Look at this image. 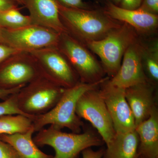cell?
<instances>
[{"mask_svg":"<svg viewBox=\"0 0 158 158\" xmlns=\"http://www.w3.org/2000/svg\"><path fill=\"white\" fill-rule=\"evenodd\" d=\"M58 5L60 19L67 32L84 44L103 39L122 24L104 11L72 9Z\"/></svg>","mask_w":158,"mask_h":158,"instance_id":"6da1fadb","label":"cell"},{"mask_svg":"<svg viewBox=\"0 0 158 158\" xmlns=\"http://www.w3.org/2000/svg\"><path fill=\"white\" fill-rule=\"evenodd\" d=\"M109 78L93 84L80 82L71 88H65L61 98L52 109L45 114L36 116L32 120L34 132H37L50 125L57 129L67 128L73 133H80L83 123L76 112L78 100L85 92L98 88Z\"/></svg>","mask_w":158,"mask_h":158,"instance_id":"7a4b0ae2","label":"cell"},{"mask_svg":"<svg viewBox=\"0 0 158 158\" xmlns=\"http://www.w3.org/2000/svg\"><path fill=\"white\" fill-rule=\"evenodd\" d=\"M138 39L135 30L123 23L103 39L85 44L99 57L105 73L112 78L119 70L126 51Z\"/></svg>","mask_w":158,"mask_h":158,"instance_id":"3957f363","label":"cell"},{"mask_svg":"<svg viewBox=\"0 0 158 158\" xmlns=\"http://www.w3.org/2000/svg\"><path fill=\"white\" fill-rule=\"evenodd\" d=\"M37 132L34 142L37 146L52 148L56 152L52 158H78L85 149L105 143L100 137L89 131L83 134L67 133L50 126Z\"/></svg>","mask_w":158,"mask_h":158,"instance_id":"277c9868","label":"cell"},{"mask_svg":"<svg viewBox=\"0 0 158 158\" xmlns=\"http://www.w3.org/2000/svg\"><path fill=\"white\" fill-rule=\"evenodd\" d=\"M65 89L41 76L16 93L18 107L23 114L33 120L52 109Z\"/></svg>","mask_w":158,"mask_h":158,"instance_id":"5b68a950","label":"cell"},{"mask_svg":"<svg viewBox=\"0 0 158 158\" xmlns=\"http://www.w3.org/2000/svg\"><path fill=\"white\" fill-rule=\"evenodd\" d=\"M57 48L68 59L80 82L93 84L109 77L87 46L68 33L60 34Z\"/></svg>","mask_w":158,"mask_h":158,"instance_id":"8992f818","label":"cell"},{"mask_svg":"<svg viewBox=\"0 0 158 158\" xmlns=\"http://www.w3.org/2000/svg\"><path fill=\"white\" fill-rule=\"evenodd\" d=\"M34 57L41 76L64 88H71L80 82L77 74L57 47L28 52Z\"/></svg>","mask_w":158,"mask_h":158,"instance_id":"52a82bcc","label":"cell"},{"mask_svg":"<svg viewBox=\"0 0 158 158\" xmlns=\"http://www.w3.org/2000/svg\"><path fill=\"white\" fill-rule=\"evenodd\" d=\"M99 87L82 94L77 102L76 112L79 118L92 125L107 145L116 132Z\"/></svg>","mask_w":158,"mask_h":158,"instance_id":"ba28073f","label":"cell"},{"mask_svg":"<svg viewBox=\"0 0 158 158\" xmlns=\"http://www.w3.org/2000/svg\"><path fill=\"white\" fill-rule=\"evenodd\" d=\"M41 76L36 60L28 52H19L0 65V88H23Z\"/></svg>","mask_w":158,"mask_h":158,"instance_id":"9c48e42d","label":"cell"},{"mask_svg":"<svg viewBox=\"0 0 158 158\" xmlns=\"http://www.w3.org/2000/svg\"><path fill=\"white\" fill-rule=\"evenodd\" d=\"M60 34L51 29L34 24L15 30L2 28V30L3 44L27 52L57 47Z\"/></svg>","mask_w":158,"mask_h":158,"instance_id":"30bf717a","label":"cell"},{"mask_svg":"<svg viewBox=\"0 0 158 158\" xmlns=\"http://www.w3.org/2000/svg\"><path fill=\"white\" fill-rule=\"evenodd\" d=\"M106 80L100 85L101 93L116 132H126L135 130V118L125 97V89L110 85Z\"/></svg>","mask_w":158,"mask_h":158,"instance_id":"8fae6325","label":"cell"},{"mask_svg":"<svg viewBox=\"0 0 158 158\" xmlns=\"http://www.w3.org/2000/svg\"><path fill=\"white\" fill-rule=\"evenodd\" d=\"M141 48V42L139 39L129 47L123 55L118 72L108 80L110 85L126 89L140 83L149 81L143 68Z\"/></svg>","mask_w":158,"mask_h":158,"instance_id":"7c38bea8","label":"cell"},{"mask_svg":"<svg viewBox=\"0 0 158 158\" xmlns=\"http://www.w3.org/2000/svg\"><path fill=\"white\" fill-rule=\"evenodd\" d=\"M154 85L147 81L125 89V94L135 118L136 126L149 118L156 109Z\"/></svg>","mask_w":158,"mask_h":158,"instance_id":"4fadbf2b","label":"cell"},{"mask_svg":"<svg viewBox=\"0 0 158 158\" xmlns=\"http://www.w3.org/2000/svg\"><path fill=\"white\" fill-rule=\"evenodd\" d=\"M111 18L129 25L138 34H149L157 28L158 15L151 14L141 9L128 10L109 3L104 11Z\"/></svg>","mask_w":158,"mask_h":158,"instance_id":"5bb4252c","label":"cell"},{"mask_svg":"<svg viewBox=\"0 0 158 158\" xmlns=\"http://www.w3.org/2000/svg\"><path fill=\"white\" fill-rule=\"evenodd\" d=\"M32 24L42 26L59 34L68 33L61 22L56 0H23Z\"/></svg>","mask_w":158,"mask_h":158,"instance_id":"9a60e30c","label":"cell"},{"mask_svg":"<svg viewBox=\"0 0 158 158\" xmlns=\"http://www.w3.org/2000/svg\"><path fill=\"white\" fill-rule=\"evenodd\" d=\"M140 157L158 158V113L156 109L149 118L136 126Z\"/></svg>","mask_w":158,"mask_h":158,"instance_id":"2e32d148","label":"cell"},{"mask_svg":"<svg viewBox=\"0 0 158 158\" xmlns=\"http://www.w3.org/2000/svg\"><path fill=\"white\" fill-rule=\"evenodd\" d=\"M139 137L135 130L116 132L105 149L102 158H139Z\"/></svg>","mask_w":158,"mask_h":158,"instance_id":"e0dca14e","label":"cell"},{"mask_svg":"<svg viewBox=\"0 0 158 158\" xmlns=\"http://www.w3.org/2000/svg\"><path fill=\"white\" fill-rule=\"evenodd\" d=\"M34 133L33 127L26 132L1 134L0 139L10 144L20 158H52L53 156L47 154L39 149L32 137Z\"/></svg>","mask_w":158,"mask_h":158,"instance_id":"ac0fdd59","label":"cell"},{"mask_svg":"<svg viewBox=\"0 0 158 158\" xmlns=\"http://www.w3.org/2000/svg\"><path fill=\"white\" fill-rule=\"evenodd\" d=\"M141 59L144 73L149 81L156 84L158 81V42L157 40L148 43L141 42Z\"/></svg>","mask_w":158,"mask_h":158,"instance_id":"d6986e66","label":"cell"},{"mask_svg":"<svg viewBox=\"0 0 158 158\" xmlns=\"http://www.w3.org/2000/svg\"><path fill=\"white\" fill-rule=\"evenodd\" d=\"M33 127L32 119L21 114L0 116V135L26 132Z\"/></svg>","mask_w":158,"mask_h":158,"instance_id":"ffe728a7","label":"cell"},{"mask_svg":"<svg viewBox=\"0 0 158 158\" xmlns=\"http://www.w3.org/2000/svg\"><path fill=\"white\" fill-rule=\"evenodd\" d=\"M31 24L29 15L22 14L17 8L0 11V27L2 28L15 30Z\"/></svg>","mask_w":158,"mask_h":158,"instance_id":"44dd1931","label":"cell"},{"mask_svg":"<svg viewBox=\"0 0 158 158\" xmlns=\"http://www.w3.org/2000/svg\"><path fill=\"white\" fill-rule=\"evenodd\" d=\"M17 93L12 94L6 99L0 102V116L3 115L16 114H21L25 116L20 111L18 107Z\"/></svg>","mask_w":158,"mask_h":158,"instance_id":"7402d4cb","label":"cell"},{"mask_svg":"<svg viewBox=\"0 0 158 158\" xmlns=\"http://www.w3.org/2000/svg\"><path fill=\"white\" fill-rule=\"evenodd\" d=\"M0 158H20L10 144L0 139Z\"/></svg>","mask_w":158,"mask_h":158,"instance_id":"603a6c76","label":"cell"},{"mask_svg":"<svg viewBox=\"0 0 158 158\" xmlns=\"http://www.w3.org/2000/svg\"><path fill=\"white\" fill-rule=\"evenodd\" d=\"M58 4L66 8L90 9L89 6L83 0H56Z\"/></svg>","mask_w":158,"mask_h":158,"instance_id":"cb8c5ba5","label":"cell"},{"mask_svg":"<svg viewBox=\"0 0 158 158\" xmlns=\"http://www.w3.org/2000/svg\"><path fill=\"white\" fill-rule=\"evenodd\" d=\"M21 51L5 44L0 43V65L9 57Z\"/></svg>","mask_w":158,"mask_h":158,"instance_id":"d4e9b609","label":"cell"},{"mask_svg":"<svg viewBox=\"0 0 158 158\" xmlns=\"http://www.w3.org/2000/svg\"><path fill=\"white\" fill-rule=\"evenodd\" d=\"M138 9L151 14L157 15L158 0H144Z\"/></svg>","mask_w":158,"mask_h":158,"instance_id":"484cf974","label":"cell"},{"mask_svg":"<svg viewBox=\"0 0 158 158\" xmlns=\"http://www.w3.org/2000/svg\"><path fill=\"white\" fill-rule=\"evenodd\" d=\"M105 149L103 148L94 151L89 148L82 152V158H102Z\"/></svg>","mask_w":158,"mask_h":158,"instance_id":"4316f807","label":"cell"},{"mask_svg":"<svg viewBox=\"0 0 158 158\" xmlns=\"http://www.w3.org/2000/svg\"><path fill=\"white\" fill-rule=\"evenodd\" d=\"M142 0H121L120 7L128 10L138 9L141 6Z\"/></svg>","mask_w":158,"mask_h":158,"instance_id":"83f0119b","label":"cell"},{"mask_svg":"<svg viewBox=\"0 0 158 158\" xmlns=\"http://www.w3.org/2000/svg\"><path fill=\"white\" fill-rule=\"evenodd\" d=\"M18 4L15 0H0V11L17 8Z\"/></svg>","mask_w":158,"mask_h":158,"instance_id":"f1b7e54d","label":"cell"},{"mask_svg":"<svg viewBox=\"0 0 158 158\" xmlns=\"http://www.w3.org/2000/svg\"><path fill=\"white\" fill-rule=\"evenodd\" d=\"M21 88L12 89V90H5L0 88V99L5 100L15 93H17Z\"/></svg>","mask_w":158,"mask_h":158,"instance_id":"f546056e","label":"cell"},{"mask_svg":"<svg viewBox=\"0 0 158 158\" xmlns=\"http://www.w3.org/2000/svg\"><path fill=\"white\" fill-rule=\"evenodd\" d=\"M2 28L0 27V43H3L2 37Z\"/></svg>","mask_w":158,"mask_h":158,"instance_id":"4dcf8cb0","label":"cell"},{"mask_svg":"<svg viewBox=\"0 0 158 158\" xmlns=\"http://www.w3.org/2000/svg\"><path fill=\"white\" fill-rule=\"evenodd\" d=\"M15 1H16L19 4L23 5V0H15Z\"/></svg>","mask_w":158,"mask_h":158,"instance_id":"1f68e13d","label":"cell"},{"mask_svg":"<svg viewBox=\"0 0 158 158\" xmlns=\"http://www.w3.org/2000/svg\"><path fill=\"white\" fill-rule=\"evenodd\" d=\"M112 1H113V2L115 3V4H114L116 5V4H119V3L120 2V1H121V0H112Z\"/></svg>","mask_w":158,"mask_h":158,"instance_id":"d6a6232c","label":"cell"},{"mask_svg":"<svg viewBox=\"0 0 158 158\" xmlns=\"http://www.w3.org/2000/svg\"><path fill=\"white\" fill-rule=\"evenodd\" d=\"M139 158H143L140 157H139Z\"/></svg>","mask_w":158,"mask_h":158,"instance_id":"836d02e7","label":"cell"}]
</instances>
